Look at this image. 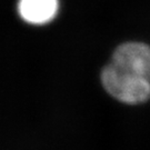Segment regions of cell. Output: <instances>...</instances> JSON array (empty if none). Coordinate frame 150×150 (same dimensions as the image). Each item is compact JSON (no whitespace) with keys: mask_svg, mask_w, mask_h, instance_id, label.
Instances as JSON below:
<instances>
[{"mask_svg":"<svg viewBox=\"0 0 150 150\" xmlns=\"http://www.w3.org/2000/svg\"><path fill=\"white\" fill-rule=\"evenodd\" d=\"M58 0H19L18 13L31 25H45L57 16Z\"/></svg>","mask_w":150,"mask_h":150,"instance_id":"cell-3","label":"cell"},{"mask_svg":"<svg viewBox=\"0 0 150 150\" xmlns=\"http://www.w3.org/2000/svg\"><path fill=\"white\" fill-rule=\"evenodd\" d=\"M101 82L110 96L125 103L136 105L150 98V81L110 64L101 72Z\"/></svg>","mask_w":150,"mask_h":150,"instance_id":"cell-1","label":"cell"},{"mask_svg":"<svg viewBox=\"0 0 150 150\" xmlns=\"http://www.w3.org/2000/svg\"><path fill=\"white\" fill-rule=\"evenodd\" d=\"M111 64L150 81V47L145 43L127 42L119 46Z\"/></svg>","mask_w":150,"mask_h":150,"instance_id":"cell-2","label":"cell"}]
</instances>
